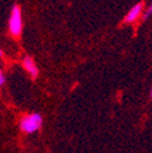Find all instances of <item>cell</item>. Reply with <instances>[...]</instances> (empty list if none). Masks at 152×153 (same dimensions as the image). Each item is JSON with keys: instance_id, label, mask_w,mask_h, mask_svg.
Wrapping results in <instances>:
<instances>
[{"instance_id": "obj_3", "label": "cell", "mask_w": 152, "mask_h": 153, "mask_svg": "<svg viewBox=\"0 0 152 153\" xmlns=\"http://www.w3.org/2000/svg\"><path fill=\"white\" fill-rule=\"evenodd\" d=\"M22 66L33 76V78H37V76H38V73H39V71H38V67H37V65H35V62H34V60L32 59V57L26 56L25 59H23Z\"/></svg>"}, {"instance_id": "obj_1", "label": "cell", "mask_w": 152, "mask_h": 153, "mask_svg": "<svg viewBox=\"0 0 152 153\" xmlns=\"http://www.w3.org/2000/svg\"><path fill=\"white\" fill-rule=\"evenodd\" d=\"M43 124V118L39 113H32L25 116L20 122V129L26 134H32L39 130Z\"/></svg>"}, {"instance_id": "obj_6", "label": "cell", "mask_w": 152, "mask_h": 153, "mask_svg": "<svg viewBox=\"0 0 152 153\" xmlns=\"http://www.w3.org/2000/svg\"><path fill=\"white\" fill-rule=\"evenodd\" d=\"M4 84H5V75L3 72H0V85L3 86Z\"/></svg>"}, {"instance_id": "obj_4", "label": "cell", "mask_w": 152, "mask_h": 153, "mask_svg": "<svg viewBox=\"0 0 152 153\" xmlns=\"http://www.w3.org/2000/svg\"><path fill=\"white\" fill-rule=\"evenodd\" d=\"M142 6H144L142 3H139V4H136V5L133 6V7L130 9V11L128 12V15L125 16L124 22H125V23H133L134 21H136V18L140 16V13H141V11H142Z\"/></svg>"}, {"instance_id": "obj_5", "label": "cell", "mask_w": 152, "mask_h": 153, "mask_svg": "<svg viewBox=\"0 0 152 153\" xmlns=\"http://www.w3.org/2000/svg\"><path fill=\"white\" fill-rule=\"evenodd\" d=\"M151 15H152V4H151V5H150V7L146 10V13L144 15V20H147V18H148Z\"/></svg>"}, {"instance_id": "obj_2", "label": "cell", "mask_w": 152, "mask_h": 153, "mask_svg": "<svg viewBox=\"0 0 152 153\" xmlns=\"http://www.w3.org/2000/svg\"><path fill=\"white\" fill-rule=\"evenodd\" d=\"M9 32L13 36H20L22 32V13L18 5H13L9 20Z\"/></svg>"}, {"instance_id": "obj_7", "label": "cell", "mask_w": 152, "mask_h": 153, "mask_svg": "<svg viewBox=\"0 0 152 153\" xmlns=\"http://www.w3.org/2000/svg\"><path fill=\"white\" fill-rule=\"evenodd\" d=\"M151 97H152V91H151Z\"/></svg>"}]
</instances>
